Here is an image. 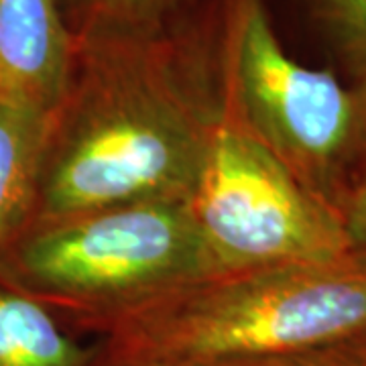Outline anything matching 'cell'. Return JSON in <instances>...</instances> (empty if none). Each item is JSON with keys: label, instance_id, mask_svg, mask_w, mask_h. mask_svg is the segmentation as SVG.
<instances>
[{"label": "cell", "instance_id": "6da1fadb", "mask_svg": "<svg viewBox=\"0 0 366 366\" xmlns=\"http://www.w3.org/2000/svg\"><path fill=\"white\" fill-rule=\"evenodd\" d=\"M74 37L29 220L192 196L218 114L214 47L167 26Z\"/></svg>", "mask_w": 366, "mask_h": 366}, {"label": "cell", "instance_id": "7a4b0ae2", "mask_svg": "<svg viewBox=\"0 0 366 366\" xmlns=\"http://www.w3.org/2000/svg\"><path fill=\"white\" fill-rule=\"evenodd\" d=\"M366 332V254L209 273L100 327L112 354L254 360Z\"/></svg>", "mask_w": 366, "mask_h": 366}, {"label": "cell", "instance_id": "3957f363", "mask_svg": "<svg viewBox=\"0 0 366 366\" xmlns=\"http://www.w3.org/2000/svg\"><path fill=\"white\" fill-rule=\"evenodd\" d=\"M214 273L189 197L35 218L0 252V281L66 327H100Z\"/></svg>", "mask_w": 366, "mask_h": 366}, {"label": "cell", "instance_id": "277c9868", "mask_svg": "<svg viewBox=\"0 0 366 366\" xmlns=\"http://www.w3.org/2000/svg\"><path fill=\"white\" fill-rule=\"evenodd\" d=\"M218 14L214 51L222 106L340 214L360 175L356 92L332 69L293 59L264 0H222Z\"/></svg>", "mask_w": 366, "mask_h": 366}, {"label": "cell", "instance_id": "5b68a950", "mask_svg": "<svg viewBox=\"0 0 366 366\" xmlns=\"http://www.w3.org/2000/svg\"><path fill=\"white\" fill-rule=\"evenodd\" d=\"M214 273L348 252L340 214L314 196L220 102L189 196Z\"/></svg>", "mask_w": 366, "mask_h": 366}, {"label": "cell", "instance_id": "8992f818", "mask_svg": "<svg viewBox=\"0 0 366 366\" xmlns=\"http://www.w3.org/2000/svg\"><path fill=\"white\" fill-rule=\"evenodd\" d=\"M74 45L59 0H0V100L51 114L66 90Z\"/></svg>", "mask_w": 366, "mask_h": 366}, {"label": "cell", "instance_id": "52a82bcc", "mask_svg": "<svg viewBox=\"0 0 366 366\" xmlns=\"http://www.w3.org/2000/svg\"><path fill=\"white\" fill-rule=\"evenodd\" d=\"M49 114L0 100V252L29 222Z\"/></svg>", "mask_w": 366, "mask_h": 366}, {"label": "cell", "instance_id": "ba28073f", "mask_svg": "<svg viewBox=\"0 0 366 366\" xmlns=\"http://www.w3.org/2000/svg\"><path fill=\"white\" fill-rule=\"evenodd\" d=\"M96 350L39 301L0 281V366H92Z\"/></svg>", "mask_w": 366, "mask_h": 366}, {"label": "cell", "instance_id": "9c48e42d", "mask_svg": "<svg viewBox=\"0 0 366 366\" xmlns=\"http://www.w3.org/2000/svg\"><path fill=\"white\" fill-rule=\"evenodd\" d=\"M183 0H59L67 26L81 33H144L167 26Z\"/></svg>", "mask_w": 366, "mask_h": 366}, {"label": "cell", "instance_id": "30bf717a", "mask_svg": "<svg viewBox=\"0 0 366 366\" xmlns=\"http://www.w3.org/2000/svg\"><path fill=\"white\" fill-rule=\"evenodd\" d=\"M320 35L356 79L366 76V0H305Z\"/></svg>", "mask_w": 366, "mask_h": 366}, {"label": "cell", "instance_id": "8fae6325", "mask_svg": "<svg viewBox=\"0 0 366 366\" xmlns=\"http://www.w3.org/2000/svg\"><path fill=\"white\" fill-rule=\"evenodd\" d=\"M285 366H366V332L314 350L291 354Z\"/></svg>", "mask_w": 366, "mask_h": 366}, {"label": "cell", "instance_id": "7c38bea8", "mask_svg": "<svg viewBox=\"0 0 366 366\" xmlns=\"http://www.w3.org/2000/svg\"><path fill=\"white\" fill-rule=\"evenodd\" d=\"M289 356L291 354L274 356V358H254V360H183V358L124 356V354L106 352L98 346L92 366H285Z\"/></svg>", "mask_w": 366, "mask_h": 366}, {"label": "cell", "instance_id": "4fadbf2b", "mask_svg": "<svg viewBox=\"0 0 366 366\" xmlns=\"http://www.w3.org/2000/svg\"><path fill=\"white\" fill-rule=\"evenodd\" d=\"M348 249L366 254V177L358 179L340 208Z\"/></svg>", "mask_w": 366, "mask_h": 366}, {"label": "cell", "instance_id": "5bb4252c", "mask_svg": "<svg viewBox=\"0 0 366 366\" xmlns=\"http://www.w3.org/2000/svg\"><path fill=\"white\" fill-rule=\"evenodd\" d=\"M358 98V110H360V175L358 179L366 177V76L358 79V86L354 88Z\"/></svg>", "mask_w": 366, "mask_h": 366}]
</instances>
